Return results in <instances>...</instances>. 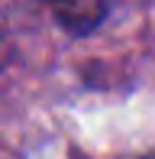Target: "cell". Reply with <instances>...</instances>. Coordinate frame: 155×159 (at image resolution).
Instances as JSON below:
<instances>
[{"mask_svg": "<svg viewBox=\"0 0 155 159\" xmlns=\"http://www.w3.org/2000/svg\"><path fill=\"white\" fill-rule=\"evenodd\" d=\"M52 7L55 23L61 26L68 36H90L103 20L110 16L116 0H42Z\"/></svg>", "mask_w": 155, "mask_h": 159, "instance_id": "6da1fadb", "label": "cell"}]
</instances>
